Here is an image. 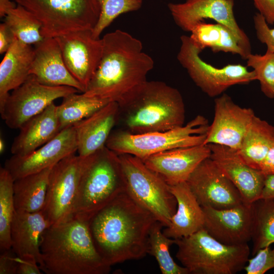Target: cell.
<instances>
[{"mask_svg": "<svg viewBox=\"0 0 274 274\" xmlns=\"http://www.w3.org/2000/svg\"><path fill=\"white\" fill-rule=\"evenodd\" d=\"M247 66L253 68L262 93L274 98V54L266 51L263 55L251 53L246 58Z\"/></svg>", "mask_w": 274, "mask_h": 274, "instance_id": "cell-36", "label": "cell"}, {"mask_svg": "<svg viewBox=\"0 0 274 274\" xmlns=\"http://www.w3.org/2000/svg\"><path fill=\"white\" fill-rule=\"evenodd\" d=\"M210 155L209 146L200 145L168 150L141 160L171 186L186 182L198 165Z\"/></svg>", "mask_w": 274, "mask_h": 274, "instance_id": "cell-19", "label": "cell"}, {"mask_svg": "<svg viewBox=\"0 0 274 274\" xmlns=\"http://www.w3.org/2000/svg\"><path fill=\"white\" fill-rule=\"evenodd\" d=\"M118 120L122 130L133 134L164 131L184 125L185 108L176 88L158 81L147 80L117 101Z\"/></svg>", "mask_w": 274, "mask_h": 274, "instance_id": "cell-3", "label": "cell"}, {"mask_svg": "<svg viewBox=\"0 0 274 274\" xmlns=\"http://www.w3.org/2000/svg\"><path fill=\"white\" fill-rule=\"evenodd\" d=\"M35 54L34 48L16 37L0 64V108L10 91L22 84L30 75Z\"/></svg>", "mask_w": 274, "mask_h": 274, "instance_id": "cell-26", "label": "cell"}, {"mask_svg": "<svg viewBox=\"0 0 274 274\" xmlns=\"http://www.w3.org/2000/svg\"><path fill=\"white\" fill-rule=\"evenodd\" d=\"M15 37L5 23L0 24V53H6L13 43Z\"/></svg>", "mask_w": 274, "mask_h": 274, "instance_id": "cell-42", "label": "cell"}, {"mask_svg": "<svg viewBox=\"0 0 274 274\" xmlns=\"http://www.w3.org/2000/svg\"><path fill=\"white\" fill-rule=\"evenodd\" d=\"M186 182L202 208L223 210L245 202L236 187L210 157L198 165Z\"/></svg>", "mask_w": 274, "mask_h": 274, "instance_id": "cell-14", "label": "cell"}, {"mask_svg": "<svg viewBox=\"0 0 274 274\" xmlns=\"http://www.w3.org/2000/svg\"><path fill=\"white\" fill-rule=\"evenodd\" d=\"M274 197V174L265 176L264 187L259 198Z\"/></svg>", "mask_w": 274, "mask_h": 274, "instance_id": "cell-44", "label": "cell"}, {"mask_svg": "<svg viewBox=\"0 0 274 274\" xmlns=\"http://www.w3.org/2000/svg\"><path fill=\"white\" fill-rule=\"evenodd\" d=\"M92 30L74 31L54 38L66 67L85 90L96 71L102 53V39L94 38Z\"/></svg>", "mask_w": 274, "mask_h": 274, "instance_id": "cell-16", "label": "cell"}, {"mask_svg": "<svg viewBox=\"0 0 274 274\" xmlns=\"http://www.w3.org/2000/svg\"><path fill=\"white\" fill-rule=\"evenodd\" d=\"M233 6L234 0H186L168 4L175 22L184 31L191 32L204 19H212L230 29L248 55L252 53L250 42L235 20Z\"/></svg>", "mask_w": 274, "mask_h": 274, "instance_id": "cell-13", "label": "cell"}, {"mask_svg": "<svg viewBox=\"0 0 274 274\" xmlns=\"http://www.w3.org/2000/svg\"><path fill=\"white\" fill-rule=\"evenodd\" d=\"M125 191L118 155L105 146L89 157L81 177L74 217L88 221Z\"/></svg>", "mask_w": 274, "mask_h": 274, "instance_id": "cell-5", "label": "cell"}, {"mask_svg": "<svg viewBox=\"0 0 274 274\" xmlns=\"http://www.w3.org/2000/svg\"><path fill=\"white\" fill-rule=\"evenodd\" d=\"M254 256L260 249L274 243V197L259 198L252 203Z\"/></svg>", "mask_w": 274, "mask_h": 274, "instance_id": "cell-31", "label": "cell"}, {"mask_svg": "<svg viewBox=\"0 0 274 274\" xmlns=\"http://www.w3.org/2000/svg\"><path fill=\"white\" fill-rule=\"evenodd\" d=\"M77 150L75 130L71 126L61 130L51 140L27 155H13L6 160L5 167L15 180L53 166Z\"/></svg>", "mask_w": 274, "mask_h": 274, "instance_id": "cell-17", "label": "cell"}, {"mask_svg": "<svg viewBox=\"0 0 274 274\" xmlns=\"http://www.w3.org/2000/svg\"><path fill=\"white\" fill-rule=\"evenodd\" d=\"M210 158L239 191L244 201L251 204L259 198L265 176L246 164L237 150L224 145L210 144Z\"/></svg>", "mask_w": 274, "mask_h": 274, "instance_id": "cell-20", "label": "cell"}, {"mask_svg": "<svg viewBox=\"0 0 274 274\" xmlns=\"http://www.w3.org/2000/svg\"><path fill=\"white\" fill-rule=\"evenodd\" d=\"M80 92L67 86L41 84L33 75L9 93L0 108L2 118L11 129H19L28 120L39 114L59 98Z\"/></svg>", "mask_w": 274, "mask_h": 274, "instance_id": "cell-12", "label": "cell"}, {"mask_svg": "<svg viewBox=\"0 0 274 274\" xmlns=\"http://www.w3.org/2000/svg\"><path fill=\"white\" fill-rule=\"evenodd\" d=\"M14 179L4 167L0 168V248L1 251L11 248V227L15 208Z\"/></svg>", "mask_w": 274, "mask_h": 274, "instance_id": "cell-33", "label": "cell"}, {"mask_svg": "<svg viewBox=\"0 0 274 274\" xmlns=\"http://www.w3.org/2000/svg\"><path fill=\"white\" fill-rule=\"evenodd\" d=\"M203 228L213 237L227 245L247 244L252 239V203L243 202L234 207L217 210L202 208Z\"/></svg>", "mask_w": 274, "mask_h": 274, "instance_id": "cell-18", "label": "cell"}, {"mask_svg": "<svg viewBox=\"0 0 274 274\" xmlns=\"http://www.w3.org/2000/svg\"><path fill=\"white\" fill-rule=\"evenodd\" d=\"M209 126L208 119L198 115L186 125L164 131L133 134L117 130L112 131L106 147L117 154L143 159L168 150L203 145Z\"/></svg>", "mask_w": 274, "mask_h": 274, "instance_id": "cell-7", "label": "cell"}, {"mask_svg": "<svg viewBox=\"0 0 274 274\" xmlns=\"http://www.w3.org/2000/svg\"><path fill=\"white\" fill-rule=\"evenodd\" d=\"M163 225L156 221L153 225L149 237L148 252L156 259L162 274H189L184 266L176 263L169 252L170 246L176 240L166 236L161 231Z\"/></svg>", "mask_w": 274, "mask_h": 274, "instance_id": "cell-34", "label": "cell"}, {"mask_svg": "<svg viewBox=\"0 0 274 274\" xmlns=\"http://www.w3.org/2000/svg\"><path fill=\"white\" fill-rule=\"evenodd\" d=\"M190 32L191 40L201 51L209 48L214 53H231L246 59L248 55L237 38L230 29L223 25L207 23L203 21L195 25Z\"/></svg>", "mask_w": 274, "mask_h": 274, "instance_id": "cell-29", "label": "cell"}, {"mask_svg": "<svg viewBox=\"0 0 274 274\" xmlns=\"http://www.w3.org/2000/svg\"><path fill=\"white\" fill-rule=\"evenodd\" d=\"M102 41L99 65L83 93L117 102L147 80L154 63L143 51L142 42L127 32L116 30L106 34Z\"/></svg>", "mask_w": 274, "mask_h": 274, "instance_id": "cell-2", "label": "cell"}, {"mask_svg": "<svg viewBox=\"0 0 274 274\" xmlns=\"http://www.w3.org/2000/svg\"><path fill=\"white\" fill-rule=\"evenodd\" d=\"M57 106L52 103L43 111L25 122L14 139L11 152L13 155H27L53 138L60 131Z\"/></svg>", "mask_w": 274, "mask_h": 274, "instance_id": "cell-25", "label": "cell"}, {"mask_svg": "<svg viewBox=\"0 0 274 274\" xmlns=\"http://www.w3.org/2000/svg\"><path fill=\"white\" fill-rule=\"evenodd\" d=\"M53 166L14 180L13 191L15 210L33 213L43 210L49 175Z\"/></svg>", "mask_w": 274, "mask_h": 274, "instance_id": "cell-28", "label": "cell"}, {"mask_svg": "<svg viewBox=\"0 0 274 274\" xmlns=\"http://www.w3.org/2000/svg\"><path fill=\"white\" fill-rule=\"evenodd\" d=\"M177 59L189 76L204 93L211 97H218L230 87L247 84L256 80L254 72L240 64H228L215 67L200 57L201 51L190 37L182 36Z\"/></svg>", "mask_w": 274, "mask_h": 274, "instance_id": "cell-10", "label": "cell"}, {"mask_svg": "<svg viewBox=\"0 0 274 274\" xmlns=\"http://www.w3.org/2000/svg\"><path fill=\"white\" fill-rule=\"evenodd\" d=\"M118 155L126 191L164 227L168 226L177 207L169 185L140 158L129 154Z\"/></svg>", "mask_w": 274, "mask_h": 274, "instance_id": "cell-8", "label": "cell"}, {"mask_svg": "<svg viewBox=\"0 0 274 274\" xmlns=\"http://www.w3.org/2000/svg\"><path fill=\"white\" fill-rule=\"evenodd\" d=\"M50 224L42 211L15 210L11 227V248L19 257L35 259L42 263L41 237Z\"/></svg>", "mask_w": 274, "mask_h": 274, "instance_id": "cell-23", "label": "cell"}, {"mask_svg": "<svg viewBox=\"0 0 274 274\" xmlns=\"http://www.w3.org/2000/svg\"><path fill=\"white\" fill-rule=\"evenodd\" d=\"M17 257L12 248L2 251L0 256V274H16Z\"/></svg>", "mask_w": 274, "mask_h": 274, "instance_id": "cell-39", "label": "cell"}, {"mask_svg": "<svg viewBox=\"0 0 274 274\" xmlns=\"http://www.w3.org/2000/svg\"><path fill=\"white\" fill-rule=\"evenodd\" d=\"M17 5L14 0H0V17L4 18L8 12Z\"/></svg>", "mask_w": 274, "mask_h": 274, "instance_id": "cell-45", "label": "cell"}, {"mask_svg": "<svg viewBox=\"0 0 274 274\" xmlns=\"http://www.w3.org/2000/svg\"><path fill=\"white\" fill-rule=\"evenodd\" d=\"M18 267L16 274H41L42 271L37 261L30 257H17Z\"/></svg>", "mask_w": 274, "mask_h": 274, "instance_id": "cell-40", "label": "cell"}, {"mask_svg": "<svg viewBox=\"0 0 274 274\" xmlns=\"http://www.w3.org/2000/svg\"><path fill=\"white\" fill-rule=\"evenodd\" d=\"M273 144L274 126L255 115L237 152L246 164L260 170L262 163Z\"/></svg>", "mask_w": 274, "mask_h": 274, "instance_id": "cell-27", "label": "cell"}, {"mask_svg": "<svg viewBox=\"0 0 274 274\" xmlns=\"http://www.w3.org/2000/svg\"><path fill=\"white\" fill-rule=\"evenodd\" d=\"M253 23L258 40L266 45V51L274 54V28H270L259 13L253 17Z\"/></svg>", "mask_w": 274, "mask_h": 274, "instance_id": "cell-38", "label": "cell"}, {"mask_svg": "<svg viewBox=\"0 0 274 274\" xmlns=\"http://www.w3.org/2000/svg\"><path fill=\"white\" fill-rule=\"evenodd\" d=\"M255 7L269 25L274 24V0H252Z\"/></svg>", "mask_w": 274, "mask_h": 274, "instance_id": "cell-41", "label": "cell"}, {"mask_svg": "<svg viewBox=\"0 0 274 274\" xmlns=\"http://www.w3.org/2000/svg\"><path fill=\"white\" fill-rule=\"evenodd\" d=\"M254 256L249 259L244 269L247 274H264L274 268V248L266 247L259 250Z\"/></svg>", "mask_w": 274, "mask_h": 274, "instance_id": "cell-37", "label": "cell"}, {"mask_svg": "<svg viewBox=\"0 0 274 274\" xmlns=\"http://www.w3.org/2000/svg\"><path fill=\"white\" fill-rule=\"evenodd\" d=\"M14 1L40 21L45 38L93 30L100 12L98 0Z\"/></svg>", "mask_w": 274, "mask_h": 274, "instance_id": "cell-9", "label": "cell"}, {"mask_svg": "<svg viewBox=\"0 0 274 274\" xmlns=\"http://www.w3.org/2000/svg\"><path fill=\"white\" fill-rule=\"evenodd\" d=\"M170 191L177 202V210L168 226L163 233L166 236L178 239L189 236L203 227L204 212L186 182L169 185Z\"/></svg>", "mask_w": 274, "mask_h": 274, "instance_id": "cell-24", "label": "cell"}, {"mask_svg": "<svg viewBox=\"0 0 274 274\" xmlns=\"http://www.w3.org/2000/svg\"><path fill=\"white\" fill-rule=\"evenodd\" d=\"M29 74L41 84L50 86H67L84 93L85 87L71 74L64 62L59 45L54 38H46L35 45Z\"/></svg>", "mask_w": 274, "mask_h": 274, "instance_id": "cell-21", "label": "cell"}, {"mask_svg": "<svg viewBox=\"0 0 274 274\" xmlns=\"http://www.w3.org/2000/svg\"><path fill=\"white\" fill-rule=\"evenodd\" d=\"M42 263L47 274H107L110 270L98 253L88 221L76 218L49 227L40 243Z\"/></svg>", "mask_w": 274, "mask_h": 274, "instance_id": "cell-4", "label": "cell"}, {"mask_svg": "<svg viewBox=\"0 0 274 274\" xmlns=\"http://www.w3.org/2000/svg\"><path fill=\"white\" fill-rule=\"evenodd\" d=\"M110 101L88 96L83 93H74L63 97L62 102L56 108L60 131L87 118Z\"/></svg>", "mask_w": 274, "mask_h": 274, "instance_id": "cell-30", "label": "cell"}, {"mask_svg": "<svg viewBox=\"0 0 274 274\" xmlns=\"http://www.w3.org/2000/svg\"><path fill=\"white\" fill-rule=\"evenodd\" d=\"M89 157L75 153L55 164L50 172L45 207L42 211L50 226L74 218V209L81 177Z\"/></svg>", "mask_w": 274, "mask_h": 274, "instance_id": "cell-11", "label": "cell"}, {"mask_svg": "<svg viewBox=\"0 0 274 274\" xmlns=\"http://www.w3.org/2000/svg\"><path fill=\"white\" fill-rule=\"evenodd\" d=\"M175 240L176 257L189 273L235 274L244 269L250 254L248 244L225 245L203 228Z\"/></svg>", "mask_w": 274, "mask_h": 274, "instance_id": "cell-6", "label": "cell"}, {"mask_svg": "<svg viewBox=\"0 0 274 274\" xmlns=\"http://www.w3.org/2000/svg\"><path fill=\"white\" fill-rule=\"evenodd\" d=\"M4 22L15 37L26 44L35 46L45 38L41 34L40 21L19 5L8 12L4 17Z\"/></svg>", "mask_w": 274, "mask_h": 274, "instance_id": "cell-32", "label": "cell"}, {"mask_svg": "<svg viewBox=\"0 0 274 274\" xmlns=\"http://www.w3.org/2000/svg\"><path fill=\"white\" fill-rule=\"evenodd\" d=\"M157 221L125 191L89 221L95 247L108 265L144 257L151 229Z\"/></svg>", "mask_w": 274, "mask_h": 274, "instance_id": "cell-1", "label": "cell"}, {"mask_svg": "<svg viewBox=\"0 0 274 274\" xmlns=\"http://www.w3.org/2000/svg\"><path fill=\"white\" fill-rule=\"evenodd\" d=\"M260 170L265 176L274 174V144L268 150L262 163Z\"/></svg>", "mask_w": 274, "mask_h": 274, "instance_id": "cell-43", "label": "cell"}, {"mask_svg": "<svg viewBox=\"0 0 274 274\" xmlns=\"http://www.w3.org/2000/svg\"><path fill=\"white\" fill-rule=\"evenodd\" d=\"M5 144L2 138L0 139V153L3 154L5 151Z\"/></svg>", "mask_w": 274, "mask_h": 274, "instance_id": "cell-46", "label": "cell"}, {"mask_svg": "<svg viewBox=\"0 0 274 274\" xmlns=\"http://www.w3.org/2000/svg\"><path fill=\"white\" fill-rule=\"evenodd\" d=\"M100 12L98 20L92 30L93 37L99 39L103 30L119 15L140 9L143 0H98Z\"/></svg>", "mask_w": 274, "mask_h": 274, "instance_id": "cell-35", "label": "cell"}, {"mask_svg": "<svg viewBox=\"0 0 274 274\" xmlns=\"http://www.w3.org/2000/svg\"><path fill=\"white\" fill-rule=\"evenodd\" d=\"M117 102L110 101L87 118L75 124L78 155L85 157L98 152L106 142L118 118Z\"/></svg>", "mask_w": 274, "mask_h": 274, "instance_id": "cell-22", "label": "cell"}, {"mask_svg": "<svg viewBox=\"0 0 274 274\" xmlns=\"http://www.w3.org/2000/svg\"><path fill=\"white\" fill-rule=\"evenodd\" d=\"M255 114L251 108L236 104L223 93L214 100V116L203 145H224L238 150Z\"/></svg>", "mask_w": 274, "mask_h": 274, "instance_id": "cell-15", "label": "cell"}]
</instances>
